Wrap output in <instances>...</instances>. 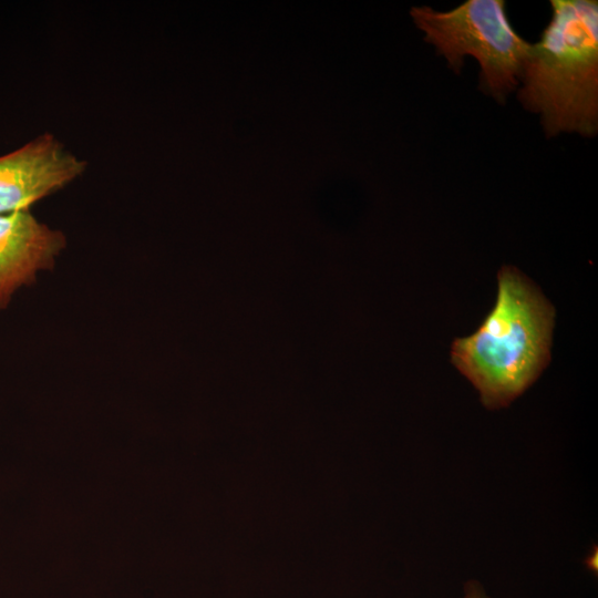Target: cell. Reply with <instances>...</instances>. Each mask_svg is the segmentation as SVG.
<instances>
[{"instance_id": "8992f818", "label": "cell", "mask_w": 598, "mask_h": 598, "mask_svg": "<svg viewBox=\"0 0 598 598\" xmlns=\"http://www.w3.org/2000/svg\"><path fill=\"white\" fill-rule=\"evenodd\" d=\"M462 598H491L483 586L474 580H471L464 586V595Z\"/></svg>"}, {"instance_id": "277c9868", "label": "cell", "mask_w": 598, "mask_h": 598, "mask_svg": "<svg viewBox=\"0 0 598 598\" xmlns=\"http://www.w3.org/2000/svg\"><path fill=\"white\" fill-rule=\"evenodd\" d=\"M85 166L50 134L0 156V214L28 209L75 179Z\"/></svg>"}, {"instance_id": "7a4b0ae2", "label": "cell", "mask_w": 598, "mask_h": 598, "mask_svg": "<svg viewBox=\"0 0 598 598\" xmlns=\"http://www.w3.org/2000/svg\"><path fill=\"white\" fill-rule=\"evenodd\" d=\"M553 16L519 75L518 99L547 136L598 130V2L551 0Z\"/></svg>"}, {"instance_id": "6da1fadb", "label": "cell", "mask_w": 598, "mask_h": 598, "mask_svg": "<svg viewBox=\"0 0 598 598\" xmlns=\"http://www.w3.org/2000/svg\"><path fill=\"white\" fill-rule=\"evenodd\" d=\"M491 312L468 337L455 339L451 358L488 409L508 405L542 373L550 354L554 308L516 268L497 274Z\"/></svg>"}, {"instance_id": "3957f363", "label": "cell", "mask_w": 598, "mask_h": 598, "mask_svg": "<svg viewBox=\"0 0 598 598\" xmlns=\"http://www.w3.org/2000/svg\"><path fill=\"white\" fill-rule=\"evenodd\" d=\"M411 16L440 54L457 73L465 55L481 65V82L504 101L518 84L532 43L511 25L503 0H467L450 11L414 7Z\"/></svg>"}, {"instance_id": "5b68a950", "label": "cell", "mask_w": 598, "mask_h": 598, "mask_svg": "<svg viewBox=\"0 0 598 598\" xmlns=\"http://www.w3.org/2000/svg\"><path fill=\"white\" fill-rule=\"evenodd\" d=\"M64 246V235L29 209L0 214V307L39 270L51 267Z\"/></svg>"}]
</instances>
